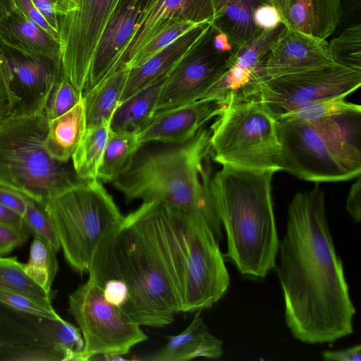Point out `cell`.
<instances>
[{
    "instance_id": "1",
    "label": "cell",
    "mask_w": 361,
    "mask_h": 361,
    "mask_svg": "<svg viewBox=\"0 0 361 361\" xmlns=\"http://www.w3.org/2000/svg\"><path fill=\"white\" fill-rule=\"evenodd\" d=\"M188 257L177 216L160 202H142L100 241L88 279L134 323L164 327L183 310Z\"/></svg>"
},
{
    "instance_id": "2",
    "label": "cell",
    "mask_w": 361,
    "mask_h": 361,
    "mask_svg": "<svg viewBox=\"0 0 361 361\" xmlns=\"http://www.w3.org/2000/svg\"><path fill=\"white\" fill-rule=\"evenodd\" d=\"M279 252L275 269L283 295L286 323L293 337L305 343L321 344L353 334L355 309L319 183L297 192L290 201Z\"/></svg>"
},
{
    "instance_id": "3",
    "label": "cell",
    "mask_w": 361,
    "mask_h": 361,
    "mask_svg": "<svg viewBox=\"0 0 361 361\" xmlns=\"http://www.w3.org/2000/svg\"><path fill=\"white\" fill-rule=\"evenodd\" d=\"M209 137L204 128L185 142L140 147L111 183L126 202L158 201L203 219L220 242L222 224L211 188Z\"/></svg>"
},
{
    "instance_id": "4",
    "label": "cell",
    "mask_w": 361,
    "mask_h": 361,
    "mask_svg": "<svg viewBox=\"0 0 361 361\" xmlns=\"http://www.w3.org/2000/svg\"><path fill=\"white\" fill-rule=\"evenodd\" d=\"M275 173L222 166L211 180L227 238L224 257L253 279L265 278L275 268L279 253L271 187Z\"/></svg>"
},
{
    "instance_id": "5",
    "label": "cell",
    "mask_w": 361,
    "mask_h": 361,
    "mask_svg": "<svg viewBox=\"0 0 361 361\" xmlns=\"http://www.w3.org/2000/svg\"><path fill=\"white\" fill-rule=\"evenodd\" d=\"M46 109L13 112L0 121V187L40 204L82 183L71 161L50 157L45 147Z\"/></svg>"
},
{
    "instance_id": "6",
    "label": "cell",
    "mask_w": 361,
    "mask_h": 361,
    "mask_svg": "<svg viewBox=\"0 0 361 361\" xmlns=\"http://www.w3.org/2000/svg\"><path fill=\"white\" fill-rule=\"evenodd\" d=\"M357 114L315 121L277 120L280 167L300 179L343 181L361 172L360 131L349 121Z\"/></svg>"
},
{
    "instance_id": "7",
    "label": "cell",
    "mask_w": 361,
    "mask_h": 361,
    "mask_svg": "<svg viewBox=\"0 0 361 361\" xmlns=\"http://www.w3.org/2000/svg\"><path fill=\"white\" fill-rule=\"evenodd\" d=\"M44 208L66 260L80 274L87 272L99 243L124 217L98 179L84 180L49 198Z\"/></svg>"
},
{
    "instance_id": "8",
    "label": "cell",
    "mask_w": 361,
    "mask_h": 361,
    "mask_svg": "<svg viewBox=\"0 0 361 361\" xmlns=\"http://www.w3.org/2000/svg\"><path fill=\"white\" fill-rule=\"evenodd\" d=\"M276 126L259 101L228 104L209 129L213 160L221 166L281 171Z\"/></svg>"
},
{
    "instance_id": "9",
    "label": "cell",
    "mask_w": 361,
    "mask_h": 361,
    "mask_svg": "<svg viewBox=\"0 0 361 361\" xmlns=\"http://www.w3.org/2000/svg\"><path fill=\"white\" fill-rule=\"evenodd\" d=\"M79 328L0 302V360L82 361Z\"/></svg>"
},
{
    "instance_id": "10",
    "label": "cell",
    "mask_w": 361,
    "mask_h": 361,
    "mask_svg": "<svg viewBox=\"0 0 361 361\" xmlns=\"http://www.w3.org/2000/svg\"><path fill=\"white\" fill-rule=\"evenodd\" d=\"M68 306L84 341L82 361L127 354L148 338L140 326L109 302L102 288L90 279L69 295Z\"/></svg>"
},
{
    "instance_id": "11",
    "label": "cell",
    "mask_w": 361,
    "mask_h": 361,
    "mask_svg": "<svg viewBox=\"0 0 361 361\" xmlns=\"http://www.w3.org/2000/svg\"><path fill=\"white\" fill-rule=\"evenodd\" d=\"M75 9L58 17L63 75L82 94L96 48L108 23L129 0H71Z\"/></svg>"
},
{
    "instance_id": "12",
    "label": "cell",
    "mask_w": 361,
    "mask_h": 361,
    "mask_svg": "<svg viewBox=\"0 0 361 361\" xmlns=\"http://www.w3.org/2000/svg\"><path fill=\"white\" fill-rule=\"evenodd\" d=\"M361 85V70L337 63L265 80L257 97L277 120L307 102L348 95Z\"/></svg>"
},
{
    "instance_id": "13",
    "label": "cell",
    "mask_w": 361,
    "mask_h": 361,
    "mask_svg": "<svg viewBox=\"0 0 361 361\" xmlns=\"http://www.w3.org/2000/svg\"><path fill=\"white\" fill-rule=\"evenodd\" d=\"M210 24L206 32L167 75L160 92L156 111L199 100L228 69L237 51L219 49Z\"/></svg>"
},
{
    "instance_id": "14",
    "label": "cell",
    "mask_w": 361,
    "mask_h": 361,
    "mask_svg": "<svg viewBox=\"0 0 361 361\" xmlns=\"http://www.w3.org/2000/svg\"><path fill=\"white\" fill-rule=\"evenodd\" d=\"M285 27L263 30L255 39L239 47L228 69L207 90L200 99L212 100L221 105L257 99L265 81L262 67L264 59Z\"/></svg>"
},
{
    "instance_id": "15",
    "label": "cell",
    "mask_w": 361,
    "mask_h": 361,
    "mask_svg": "<svg viewBox=\"0 0 361 361\" xmlns=\"http://www.w3.org/2000/svg\"><path fill=\"white\" fill-rule=\"evenodd\" d=\"M0 56L12 76V85L20 98L14 112L45 110L56 84L63 77L60 57L27 54L0 41Z\"/></svg>"
},
{
    "instance_id": "16",
    "label": "cell",
    "mask_w": 361,
    "mask_h": 361,
    "mask_svg": "<svg viewBox=\"0 0 361 361\" xmlns=\"http://www.w3.org/2000/svg\"><path fill=\"white\" fill-rule=\"evenodd\" d=\"M336 63L326 39L285 26L269 49L262 64L265 80Z\"/></svg>"
},
{
    "instance_id": "17",
    "label": "cell",
    "mask_w": 361,
    "mask_h": 361,
    "mask_svg": "<svg viewBox=\"0 0 361 361\" xmlns=\"http://www.w3.org/2000/svg\"><path fill=\"white\" fill-rule=\"evenodd\" d=\"M214 0H151L137 22L117 64L126 63L157 32L176 22L188 21L197 25L215 18Z\"/></svg>"
},
{
    "instance_id": "18",
    "label": "cell",
    "mask_w": 361,
    "mask_h": 361,
    "mask_svg": "<svg viewBox=\"0 0 361 361\" xmlns=\"http://www.w3.org/2000/svg\"><path fill=\"white\" fill-rule=\"evenodd\" d=\"M225 106L212 100L195 102L155 112L146 128L138 133L141 146L149 142L178 144L192 138Z\"/></svg>"
},
{
    "instance_id": "19",
    "label": "cell",
    "mask_w": 361,
    "mask_h": 361,
    "mask_svg": "<svg viewBox=\"0 0 361 361\" xmlns=\"http://www.w3.org/2000/svg\"><path fill=\"white\" fill-rule=\"evenodd\" d=\"M147 4V0H129L108 23L93 56L83 93L115 71Z\"/></svg>"
},
{
    "instance_id": "20",
    "label": "cell",
    "mask_w": 361,
    "mask_h": 361,
    "mask_svg": "<svg viewBox=\"0 0 361 361\" xmlns=\"http://www.w3.org/2000/svg\"><path fill=\"white\" fill-rule=\"evenodd\" d=\"M288 28L326 39L337 29L341 0H269Z\"/></svg>"
},
{
    "instance_id": "21",
    "label": "cell",
    "mask_w": 361,
    "mask_h": 361,
    "mask_svg": "<svg viewBox=\"0 0 361 361\" xmlns=\"http://www.w3.org/2000/svg\"><path fill=\"white\" fill-rule=\"evenodd\" d=\"M210 24L205 23L196 25L142 64L130 68L120 102L166 78Z\"/></svg>"
},
{
    "instance_id": "22",
    "label": "cell",
    "mask_w": 361,
    "mask_h": 361,
    "mask_svg": "<svg viewBox=\"0 0 361 361\" xmlns=\"http://www.w3.org/2000/svg\"><path fill=\"white\" fill-rule=\"evenodd\" d=\"M223 352L222 341L210 333L198 310L184 331L169 336L164 346L143 360L188 361L197 357L216 360L222 356Z\"/></svg>"
},
{
    "instance_id": "23",
    "label": "cell",
    "mask_w": 361,
    "mask_h": 361,
    "mask_svg": "<svg viewBox=\"0 0 361 361\" xmlns=\"http://www.w3.org/2000/svg\"><path fill=\"white\" fill-rule=\"evenodd\" d=\"M0 41L18 51L61 58V44L17 8L0 20Z\"/></svg>"
},
{
    "instance_id": "24",
    "label": "cell",
    "mask_w": 361,
    "mask_h": 361,
    "mask_svg": "<svg viewBox=\"0 0 361 361\" xmlns=\"http://www.w3.org/2000/svg\"><path fill=\"white\" fill-rule=\"evenodd\" d=\"M269 0H214L215 18L212 24L239 47L255 39L263 30L255 25V8Z\"/></svg>"
},
{
    "instance_id": "25",
    "label": "cell",
    "mask_w": 361,
    "mask_h": 361,
    "mask_svg": "<svg viewBox=\"0 0 361 361\" xmlns=\"http://www.w3.org/2000/svg\"><path fill=\"white\" fill-rule=\"evenodd\" d=\"M86 130L82 97L68 111L49 119L45 138L47 152L54 159L70 161Z\"/></svg>"
},
{
    "instance_id": "26",
    "label": "cell",
    "mask_w": 361,
    "mask_h": 361,
    "mask_svg": "<svg viewBox=\"0 0 361 361\" xmlns=\"http://www.w3.org/2000/svg\"><path fill=\"white\" fill-rule=\"evenodd\" d=\"M130 68L122 63L94 87L82 94L86 127L111 118L119 105Z\"/></svg>"
},
{
    "instance_id": "27",
    "label": "cell",
    "mask_w": 361,
    "mask_h": 361,
    "mask_svg": "<svg viewBox=\"0 0 361 361\" xmlns=\"http://www.w3.org/2000/svg\"><path fill=\"white\" fill-rule=\"evenodd\" d=\"M166 78L121 102L111 116L110 129L114 132L135 133L144 130L156 112Z\"/></svg>"
},
{
    "instance_id": "28",
    "label": "cell",
    "mask_w": 361,
    "mask_h": 361,
    "mask_svg": "<svg viewBox=\"0 0 361 361\" xmlns=\"http://www.w3.org/2000/svg\"><path fill=\"white\" fill-rule=\"evenodd\" d=\"M111 119L86 127L71 162L77 176L82 180L98 179V171L107 143Z\"/></svg>"
},
{
    "instance_id": "29",
    "label": "cell",
    "mask_w": 361,
    "mask_h": 361,
    "mask_svg": "<svg viewBox=\"0 0 361 361\" xmlns=\"http://www.w3.org/2000/svg\"><path fill=\"white\" fill-rule=\"evenodd\" d=\"M137 136L138 133L114 132L110 129L98 171V180L111 183L126 169L142 147Z\"/></svg>"
},
{
    "instance_id": "30",
    "label": "cell",
    "mask_w": 361,
    "mask_h": 361,
    "mask_svg": "<svg viewBox=\"0 0 361 361\" xmlns=\"http://www.w3.org/2000/svg\"><path fill=\"white\" fill-rule=\"evenodd\" d=\"M56 252L48 241L35 236L28 262L24 264L27 275L47 293H53L51 286L59 269Z\"/></svg>"
},
{
    "instance_id": "31",
    "label": "cell",
    "mask_w": 361,
    "mask_h": 361,
    "mask_svg": "<svg viewBox=\"0 0 361 361\" xmlns=\"http://www.w3.org/2000/svg\"><path fill=\"white\" fill-rule=\"evenodd\" d=\"M341 94L304 103L280 116L277 120L315 121L325 118L361 113L359 104L348 102Z\"/></svg>"
},
{
    "instance_id": "32",
    "label": "cell",
    "mask_w": 361,
    "mask_h": 361,
    "mask_svg": "<svg viewBox=\"0 0 361 361\" xmlns=\"http://www.w3.org/2000/svg\"><path fill=\"white\" fill-rule=\"evenodd\" d=\"M0 288L26 295L40 302L51 305L53 293H47L24 270V264L16 257L0 256Z\"/></svg>"
},
{
    "instance_id": "33",
    "label": "cell",
    "mask_w": 361,
    "mask_h": 361,
    "mask_svg": "<svg viewBox=\"0 0 361 361\" xmlns=\"http://www.w3.org/2000/svg\"><path fill=\"white\" fill-rule=\"evenodd\" d=\"M334 61L361 70V23L348 26L328 42Z\"/></svg>"
},
{
    "instance_id": "34",
    "label": "cell",
    "mask_w": 361,
    "mask_h": 361,
    "mask_svg": "<svg viewBox=\"0 0 361 361\" xmlns=\"http://www.w3.org/2000/svg\"><path fill=\"white\" fill-rule=\"evenodd\" d=\"M196 25H197L188 21L173 23L167 25L154 34L124 64L129 68L139 66Z\"/></svg>"
},
{
    "instance_id": "35",
    "label": "cell",
    "mask_w": 361,
    "mask_h": 361,
    "mask_svg": "<svg viewBox=\"0 0 361 361\" xmlns=\"http://www.w3.org/2000/svg\"><path fill=\"white\" fill-rule=\"evenodd\" d=\"M25 199V212L22 216L25 226L30 233L48 241L59 251L61 248L59 239L44 204L27 197Z\"/></svg>"
},
{
    "instance_id": "36",
    "label": "cell",
    "mask_w": 361,
    "mask_h": 361,
    "mask_svg": "<svg viewBox=\"0 0 361 361\" xmlns=\"http://www.w3.org/2000/svg\"><path fill=\"white\" fill-rule=\"evenodd\" d=\"M73 85L64 77L55 86L46 108L49 119H53L71 109L82 98Z\"/></svg>"
},
{
    "instance_id": "37",
    "label": "cell",
    "mask_w": 361,
    "mask_h": 361,
    "mask_svg": "<svg viewBox=\"0 0 361 361\" xmlns=\"http://www.w3.org/2000/svg\"><path fill=\"white\" fill-rule=\"evenodd\" d=\"M0 302L14 309L46 318L61 317L51 305L40 302L26 295L0 288Z\"/></svg>"
},
{
    "instance_id": "38",
    "label": "cell",
    "mask_w": 361,
    "mask_h": 361,
    "mask_svg": "<svg viewBox=\"0 0 361 361\" xmlns=\"http://www.w3.org/2000/svg\"><path fill=\"white\" fill-rule=\"evenodd\" d=\"M20 102L12 85V76L4 59L0 56V121L11 115Z\"/></svg>"
},
{
    "instance_id": "39",
    "label": "cell",
    "mask_w": 361,
    "mask_h": 361,
    "mask_svg": "<svg viewBox=\"0 0 361 361\" xmlns=\"http://www.w3.org/2000/svg\"><path fill=\"white\" fill-rule=\"evenodd\" d=\"M50 26L58 33V17L75 9L71 0H31Z\"/></svg>"
},
{
    "instance_id": "40",
    "label": "cell",
    "mask_w": 361,
    "mask_h": 361,
    "mask_svg": "<svg viewBox=\"0 0 361 361\" xmlns=\"http://www.w3.org/2000/svg\"><path fill=\"white\" fill-rule=\"evenodd\" d=\"M254 21L261 30H272L282 23L278 9L271 3L258 6L254 11Z\"/></svg>"
},
{
    "instance_id": "41",
    "label": "cell",
    "mask_w": 361,
    "mask_h": 361,
    "mask_svg": "<svg viewBox=\"0 0 361 361\" xmlns=\"http://www.w3.org/2000/svg\"><path fill=\"white\" fill-rule=\"evenodd\" d=\"M14 1L16 8L29 20L42 27L60 42L59 33L50 26L31 0H14Z\"/></svg>"
},
{
    "instance_id": "42",
    "label": "cell",
    "mask_w": 361,
    "mask_h": 361,
    "mask_svg": "<svg viewBox=\"0 0 361 361\" xmlns=\"http://www.w3.org/2000/svg\"><path fill=\"white\" fill-rule=\"evenodd\" d=\"M341 20L336 30L340 28L341 32L349 25L361 23V0H341Z\"/></svg>"
},
{
    "instance_id": "43",
    "label": "cell",
    "mask_w": 361,
    "mask_h": 361,
    "mask_svg": "<svg viewBox=\"0 0 361 361\" xmlns=\"http://www.w3.org/2000/svg\"><path fill=\"white\" fill-rule=\"evenodd\" d=\"M30 233L28 230L19 229L0 223V243L10 245L13 248L25 243Z\"/></svg>"
},
{
    "instance_id": "44",
    "label": "cell",
    "mask_w": 361,
    "mask_h": 361,
    "mask_svg": "<svg viewBox=\"0 0 361 361\" xmlns=\"http://www.w3.org/2000/svg\"><path fill=\"white\" fill-rule=\"evenodd\" d=\"M351 185L347 200L346 209L351 217L357 222L361 221V178L360 175Z\"/></svg>"
},
{
    "instance_id": "45",
    "label": "cell",
    "mask_w": 361,
    "mask_h": 361,
    "mask_svg": "<svg viewBox=\"0 0 361 361\" xmlns=\"http://www.w3.org/2000/svg\"><path fill=\"white\" fill-rule=\"evenodd\" d=\"M0 204L21 216L25 212V199L22 195L0 187Z\"/></svg>"
},
{
    "instance_id": "46",
    "label": "cell",
    "mask_w": 361,
    "mask_h": 361,
    "mask_svg": "<svg viewBox=\"0 0 361 361\" xmlns=\"http://www.w3.org/2000/svg\"><path fill=\"white\" fill-rule=\"evenodd\" d=\"M322 358L328 361H360L361 345L360 344L345 349L326 350Z\"/></svg>"
},
{
    "instance_id": "47",
    "label": "cell",
    "mask_w": 361,
    "mask_h": 361,
    "mask_svg": "<svg viewBox=\"0 0 361 361\" xmlns=\"http://www.w3.org/2000/svg\"><path fill=\"white\" fill-rule=\"evenodd\" d=\"M0 223L11 226L19 229L27 230L20 215L5 207L1 204Z\"/></svg>"
},
{
    "instance_id": "48",
    "label": "cell",
    "mask_w": 361,
    "mask_h": 361,
    "mask_svg": "<svg viewBox=\"0 0 361 361\" xmlns=\"http://www.w3.org/2000/svg\"><path fill=\"white\" fill-rule=\"evenodd\" d=\"M14 8V0H0V20L9 14Z\"/></svg>"
},
{
    "instance_id": "49",
    "label": "cell",
    "mask_w": 361,
    "mask_h": 361,
    "mask_svg": "<svg viewBox=\"0 0 361 361\" xmlns=\"http://www.w3.org/2000/svg\"><path fill=\"white\" fill-rule=\"evenodd\" d=\"M13 250V247L3 243H0V256L6 254Z\"/></svg>"
},
{
    "instance_id": "50",
    "label": "cell",
    "mask_w": 361,
    "mask_h": 361,
    "mask_svg": "<svg viewBox=\"0 0 361 361\" xmlns=\"http://www.w3.org/2000/svg\"><path fill=\"white\" fill-rule=\"evenodd\" d=\"M151 1V0H147V3H148L149 1Z\"/></svg>"
}]
</instances>
